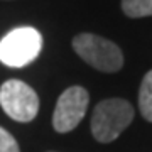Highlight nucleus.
<instances>
[{
  "mask_svg": "<svg viewBox=\"0 0 152 152\" xmlns=\"http://www.w3.org/2000/svg\"><path fill=\"white\" fill-rule=\"evenodd\" d=\"M134 120V107L122 98L103 100L91 115V134L98 142H112Z\"/></svg>",
  "mask_w": 152,
  "mask_h": 152,
  "instance_id": "nucleus-1",
  "label": "nucleus"
},
{
  "mask_svg": "<svg viewBox=\"0 0 152 152\" xmlns=\"http://www.w3.org/2000/svg\"><path fill=\"white\" fill-rule=\"evenodd\" d=\"M76 54L95 69L103 73H115L124 66V54L120 48L108 39L96 34H78L73 39Z\"/></svg>",
  "mask_w": 152,
  "mask_h": 152,
  "instance_id": "nucleus-2",
  "label": "nucleus"
},
{
  "mask_svg": "<svg viewBox=\"0 0 152 152\" xmlns=\"http://www.w3.org/2000/svg\"><path fill=\"white\" fill-rule=\"evenodd\" d=\"M42 37L34 27L14 29L0 41V61L9 68H22L41 53Z\"/></svg>",
  "mask_w": 152,
  "mask_h": 152,
  "instance_id": "nucleus-3",
  "label": "nucleus"
},
{
  "mask_svg": "<svg viewBox=\"0 0 152 152\" xmlns=\"http://www.w3.org/2000/svg\"><path fill=\"white\" fill-rule=\"evenodd\" d=\"M0 107L12 120L31 122L39 112V98L27 83L7 80L0 86Z\"/></svg>",
  "mask_w": 152,
  "mask_h": 152,
  "instance_id": "nucleus-4",
  "label": "nucleus"
},
{
  "mask_svg": "<svg viewBox=\"0 0 152 152\" xmlns=\"http://www.w3.org/2000/svg\"><path fill=\"white\" fill-rule=\"evenodd\" d=\"M90 95L81 86H71L61 93L58 98L54 113H53V127L56 132L66 134L78 127L83 120L88 108Z\"/></svg>",
  "mask_w": 152,
  "mask_h": 152,
  "instance_id": "nucleus-5",
  "label": "nucleus"
},
{
  "mask_svg": "<svg viewBox=\"0 0 152 152\" xmlns=\"http://www.w3.org/2000/svg\"><path fill=\"white\" fill-rule=\"evenodd\" d=\"M139 108L142 117L152 122V69L144 76L139 90Z\"/></svg>",
  "mask_w": 152,
  "mask_h": 152,
  "instance_id": "nucleus-6",
  "label": "nucleus"
},
{
  "mask_svg": "<svg viewBox=\"0 0 152 152\" xmlns=\"http://www.w3.org/2000/svg\"><path fill=\"white\" fill-rule=\"evenodd\" d=\"M122 10L134 19L149 17L152 15V0H122Z\"/></svg>",
  "mask_w": 152,
  "mask_h": 152,
  "instance_id": "nucleus-7",
  "label": "nucleus"
},
{
  "mask_svg": "<svg viewBox=\"0 0 152 152\" xmlns=\"http://www.w3.org/2000/svg\"><path fill=\"white\" fill-rule=\"evenodd\" d=\"M0 152H20L17 140L2 127H0Z\"/></svg>",
  "mask_w": 152,
  "mask_h": 152,
  "instance_id": "nucleus-8",
  "label": "nucleus"
}]
</instances>
